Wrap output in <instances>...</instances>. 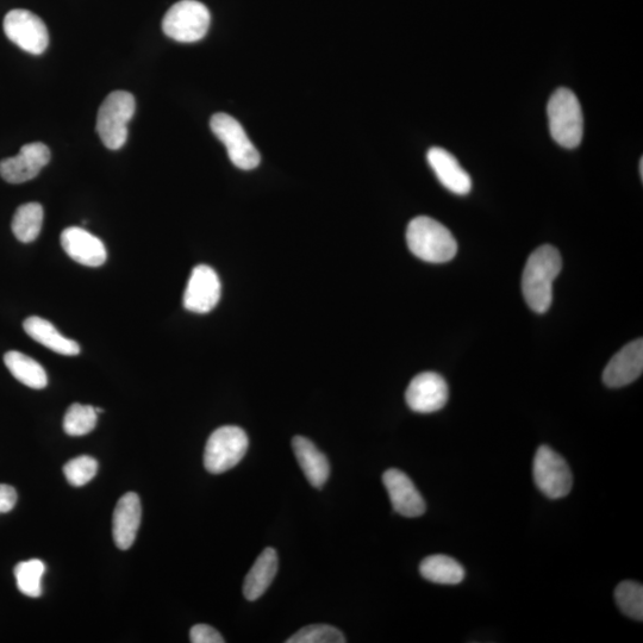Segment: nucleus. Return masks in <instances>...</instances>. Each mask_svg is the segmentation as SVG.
Instances as JSON below:
<instances>
[{
    "instance_id": "obj_20",
    "label": "nucleus",
    "mask_w": 643,
    "mask_h": 643,
    "mask_svg": "<svg viewBox=\"0 0 643 643\" xmlns=\"http://www.w3.org/2000/svg\"><path fill=\"white\" fill-rule=\"evenodd\" d=\"M23 328L31 339L41 343L42 346L51 349L55 353L67 355V357H74V355L80 353L78 343L67 339L45 318L29 317L23 322Z\"/></svg>"
},
{
    "instance_id": "obj_15",
    "label": "nucleus",
    "mask_w": 643,
    "mask_h": 643,
    "mask_svg": "<svg viewBox=\"0 0 643 643\" xmlns=\"http://www.w3.org/2000/svg\"><path fill=\"white\" fill-rule=\"evenodd\" d=\"M61 246L68 257L87 267L104 265L108 253L102 240L79 227H70L61 234Z\"/></svg>"
},
{
    "instance_id": "obj_2",
    "label": "nucleus",
    "mask_w": 643,
    "mask_h": 643,
    "mask_svg": "<svg viewBox=\"0 0 643 643\" xmlns=\"http://www.w3.org/2000/svg\"><path fill=\"white\" fill-rule=\"evenodd\" d=\"M407 242L415 257L432 264H445L454 259L458 252V243L453 234L428 216H418L409 223Z\"/></svg>"
},
{
    "instance_id": "obj_7",
    "label": "nucleus",
    "mask_w": 643,
    "mask_h": 643,
    "mask_svg": "<svg viewBox=\"0 0 643 643\" xmlns=\"http://www.w3.org/2000/svg\"><path fill=\"white\" fill-rule=\"evenodd\" d=\"M210 127L218 140L227 148L230 161L240 170L251 171L260 165L261 156L240 122L227 114L211 117Z\"/></svg>"
},
{
    "instance_id": "obj_26",
    "label": "nucleus",
    "mask_w": 643,
    "mask_h": 643,
    "mask_svg": "<svg viewBox=\"0 0 643 643\" xmlns=\"http://www.w3.org/2000/svg\"><path fill=\"white\" fill-rule=\"evenodd\" d=\"M615 599L618 608L624 615L633 620L642 621L643 618V588L639 583L626 580L617 586Z\"/></svg>"
},
{
    "instance_id": "obj_10",
    "label": "nucleus",
    "mask_w": 643,
    "mask_h": 643,
    "mask_svg": "<svg viewBox=\"0 0 643 643\" xmlns=\"http://www.w3.org/2000/svg\"><path fill=\"white\" fill-rule=\"evenodd\" d=\"M222 292L218 274L208 265L193 268L184 293V307L196 314H208L220 302Z\"/></svg>"
},
{
    "instance_id": "obj_22",
    "label": "nucleus",
    "mask_w": 643,
    "mask_h": 643,
    "mask_svg": "<svg viewBox=\"0 0 643 643\" xmlns=\"http://www.w3.org/2000/svg\"><path fill=\"white\" fill-rule=\"evenodd\" d=\"M420 572L429 582L442 585H457L465 578V568L447 555H432L424 559Z\"/></svg>"
},
{
    "instance_id": "obj_14",
    "label": "nucleus",
    "mask_w": 643,
    "mask_h": 643,
    "mask_svg": "<svg viewBox=\"0 0 643 643\" xmlns=\"http://www.w3.org/2000/svg\"><path fill=\"white\" fill-rule=\"evenodd\" d=\"M643 371V341L635 340L623 347L609 361L603 373V382L608 387H623L635 382Z\"/></svg>"
},
{
    "instance_id": "obj_4",
    "label": "nucleus",
    "mask_w": 643,
    "mask_h": 643,
    "mask_svg": "<svg viewBox=\"0 0 643 643\" xmlns=\"http://www.w3.org/2000/svg\"><path fill=\"white\" fill-rule=\"evenodd\" d=\"M135 109V98L127 91H115L105 98L98 111L97 133L106 148L117 151L126 145Z\"/></svg>"
},
{
    "instance_id": "obj_28",
    "label": "nucleus",
    "mask_w": 643,
    "mask_h": 643,
    "mask_svg": "<svg viewBox=\"0 0 643 643\" xmlns=\"http://www.w3.org/2000/svg\"><path fill=\"white\" fill-rule=\"evenodd\" d=\"M98 461L92 457L74 458L64 466V473L67 482L76 488L90 483L98 472Z\"/></svg>"
},
{
    "instance_id": "obj_13",
    "label": "nucleus",
    "mask_w": 643,
    "mask_h": 643,
    "mask_svg": "<svg viewBox=\"0 0 643 643\" xmlns=\"http://www.w3.org/2000/svg\"><path fill=\"white\" fill-rule=\"evenodd\" d=\"M383 483L396 513L409 518L420 517L426 513V502L407 474L391 468L384 473Z\"/></svg>"
},
{
    "instance_id": "obj_16",
    "label": "nucleus",
    "mask_w": 643,
    "mask_h": 643,
    "mask_svg": "<svg viewBox=\"0 0 643 643\" xmlns=\"http://www.w3.org/2000/svg\"><path fill=\"white\" fill-rule=\"evenodd\" d=\"M142 517L140 497L135 492H128L117 502L112 518V535L116 546L127 551L134 545L139 532Z\"/></svg>"
},
{
    "instance_id": "obj_12",
    "label": "nucleus",
    "mask_w": 643,
    "mask_h": 643,
    "mask_svg": "<svg viewBox=\"0 0 643 643\" xmlns=\"http://www.w3.org/2000/svg\"><path fill=\"white\" fill-rule=\"evenodd\" d=\"M448 396L446 380L438 373L424 372L411 380L405 392V401L412 411L432 414L445 407Z\"/></svg>"
},
{
    "instance_id": "obj_30",
    "label": "nucleus",
    "mask_w": 643,
    "mask_h": 643,
    "mask_svg": "<svg viewBox=\"0 0 643 643\" xmlns=\"http://www.w3.org/2000/svg\"><path fill=\"white\" fill-rule=\"evenodd\" d=\"M16 503V490L10 485L0 484V514L10 513Z\"/></svg>"
},
{
    "instance_id": "obj_18",
    "label": "nucleus",
    "mask_w": 643,
    "mask_h": 643,
    "mask_svg": "<svg viewBox=\"0 0 643 643\" xmlns=\"http://www.w3.org/2000/svg\"><path fill=\"white\" fill-rule=\"evenodd\" d=\"M292 447L309 483L314 488L322 489L330 476V465L326 455L304 436L293 438Z\"/></svg>"
},
{
    "instance_id": "obj_24",
    "label": "nucleus",
    "mask_w": 643,
    "mask_h": 643,
    "mask_svg": "<svg viewBox=\"0 0 643 643\" xmlns=\"http://www.w3.org/2000/svg\"><path fill=\"white\" fill-rule=\"evenodd\" d=\"M46 565L42 560L31 559L22 561L15 567L17 588L23 595L31 598L42 596V578L45 576Z\"/></svg>"
},
{
    "instance_id": "obj_11",
    "label": "nucleus",
    "mask_w": 643,
    "mask_h": 643,
    "mask_svg": "<svg viewBox=\"0 0 643 643\" xmlns=\"http://www.w3.org/2000/svg\"><path fill=\"white\" fill-rule=\"evenodd\" d=\"M51 156L45 143H29L21 148L18 155L0 161V177L10 184L27 183L39 176L51 161Z\"/></svg>"
},
{
    "instance_id": "obj_1",
    "label": "nucleus",
    "mask_w": 643,
    "mask_h": 643,
    "mask_svg": "<svg viewBox=\"0 0 643 643\" xmlns=\"http://www.w3.org/2000/svg\"><path fill=\"white\" fill-rule=\"evenodd\" d=\"M563 268L557 248L541 246L530 255L522 277L523 297L536 314H545L553 302V283Z\"/></svg>"
},
{
    "instance_id": "obj_21",
    "label": "nucleus",
    "mask_w": 643,
    "mask_h": 643,
    "mask_svg": "<svg viewBox=\"0 0 643 643\" xmlns=\"http://www.w3.org/2000/svg\"><path fill=\"white\" fill-rule=\"evenodd\" d=\"M4 362L12 376L30 389L42 390L47 386L48 377L45 368L28 355L10 351L4 355Z\"/></svg>"
},
{
    "instance_id": "obj_27",
    "label": "nucleus",
    "mask_w": 643,
    "mask_h": 643,
    "mask_svg": "<svg viewBox=\"0 0 643 643\" xmlns=\"http://www.w3.org/2000/svg\"><path fill=\"white\" fill-rule=\"evenodd\" d=\"M345 635L328 624H312L291 636L286 643H345Z\"/></svg>"
},
{
    "instance_id": "obj_3",
    "label": "nucleus",
    "mask_w": 643,
    "mask_h": 643,
    "mask_svg": "<svg viewBox=\"0 0 643 643\" xmlns=\"http://www.w3.org/2000/svg\"><path fill=\"white\" fill-rule=\"evenodd\" d=\"M549 131L559 146L573 149L583 141L584 117L582 105L574 92L568 89L555 91L547 106Z\"/></svg>"
},
{
    "instance_id": "obj_6",
    "label": "nucleus",
    "mask_w": 643,
    "mask_h": 643,
    "mask_svg": "<svg viewBox=\"0 0 643 643\" xmlns=\"http://www.w3.org/2000/svg\"><path fill=\"white\" fill-rule=\"evenodd\" d=\"M210 22V12L204 4L197 0H181L167 11L162 30L174 41L192 43L204 39Z\"/></svg>"
},
{
    "instance_id": "obj_8",
    "label": "nucleus",
    "mask_w": 643,
    "mask_h": 643,
    "mask_svg": "<svg viewBox=\"0 0 643 643\" xmlns=\"http://www.w3.org/2000/svg\"><path fill=\"white\" fill-rule=\"evenodd\" d=\"M533 474L536 486L543 495L560 499L572 490L573 477L566 460L548 446H541L535 454Z\"/></svg>"
},
{
    "instance_id": "obj_25",
    "label": "nucleus",
    "mask_w": 643,
    "mask_h": 643,
    "mask_svg": "<svg viewBox=\"0 0 643 643\" xmlns=\"http://www.w3.org/2000/svg\"><path fill=\"white\" fill-rule=\"evenodd\" d=\"M98 414L91 405L73 404L64 418L65 433L70 436H84L96 428Z\"/></svg>"
},
{
    "instance_id": "obj_17",
    "label": "nucleus",
    "mask_w": 643,
    "mask_h": 643,
    "mask_svg": "<svg viewBox=\"0 0 643 643\" xmlns=\"http://www.w3.org/2000/svg\"><path fill=\"white\" fill-rule=\"evenodd\" d=\"M432 170L440 183L455 195L465 196L472 190V179L457 158L446 149L433 147L427 155Z\"/></svg>"
},
{
    "instance_id": "obj_5",
    "label": "nucleus",
    "mask_w": 643,
    "mask_h": 643,
    "mask_svg": "<svg viewBox=\"0 0 643 643\" xmlns=\"http://www.w3.org/2000/svg\"><path fill=\"white\" fill-rule=\"evenodd\" d=\"M248 446V436L240 427L224 426L216 429L205 446L206 471L211 474H222L232 470L245 458Z\"/></svg>"
},
{
    "instance_id": "obj_23",
    "label": "nucleus",
    "mask_w": 643,
    "mask_h": 643,
    "mask_svg": "<svg viewBox=\"0 0 643 643\" xmlns=\"http://www.w3.org/2000/svg\"><path fill=\"white\" fill-rule=\"evenodd\" d=\"M43 217H45V212H43L41 204L28 203L21 205L16 210L14 218H12V233H14L18 241L23 243L35 241L41 233Z\"/></svg>"
},
{
    "instance_id": "obj_19",
    "label": "nucleus",
    "mask_w": 643,
    "mask_h": 643,
    "mask_svg": "<svg viewBox=\"0 0 643 643\" xmlns=\"http://www.w3.org/2000/svg\"><path fill=\"white\" fill-rule=\"evenodd\" d=\"M279 567L278 554L273 548H266L255 561L243 584V596L248 601H257L270 588Z\"/></svg>"
},
{
    "instance_id": "obj_9",
    "label": "nucleus",
    "mask_w": 643,
    "mask_h": 643,
    "mask_svg": "<svg viewBox=\"0 0 643 643\" xmlns=\"http://www.w3.org/2000/svg\"><path fill=\"white\" fill-rule=\"evenodd\" d=\"M4 33L11 42L24 52L40 55L49 45L45 22L28 10L16 9L4 18Z\"/></svg>"
},
{
    "instance_id": "obj_29",
    "label": "nucleus",
    "mask_w": 643,
    "mask_h": 643,
    "mask_svg": "<svg viewBox=\"0 0 643 643\" xmlns=\"http://www.w3.org/2000/svg\"><path fill=\"white\" fill-rule=\"evenodd\" d=\"M190 640L192 643H223L226 640L217 632L215 628L208 626V624H197L192 627L190 632Z\"/></svg>"
},
{
    "instance_id": "obj_31",
    "label": "nucleus",
    "mask_w": 643,
    "mask_h": 643,
    "mask_svg": "<svg viewBox=\"0 0 643 643\" xmlns=\"http://www.w3.org/2000/svg\"><path fill=\"white\" fill-rule=\"evenodd\" d=\"M640 174L642 178L643 177V159L640 160Z\"/></svg>"
}]
</instances>
